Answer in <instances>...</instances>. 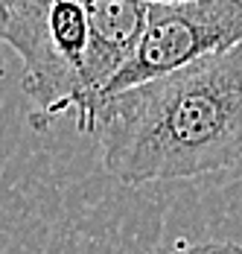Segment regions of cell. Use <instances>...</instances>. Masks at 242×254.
Instances as JSON below:
<instances>
[{
  "label": "cell",
  "instance_id": "cell-1",
  "mask_svg": "<svg viewBox=\"0 0 242 254\" xmlns=\"http://www.w3.org/2000/svg\"><path fill=\"white\" fill-rule=\"evenodd\" d=\"M102 164L120 184L187 181L242 164V38L114 94L94 114Z\"/></svg>",
  "mask_w": 242,
  "mask_h": 254
},
{
  "label": "cell",
  "instance_id": "cell-2",
  "mask_svg": "<svg viewBox=\"0 0 242 254\" xmlns=\"http://www.w3.org/2000/svg\"><path fill=\"white\" fill-rule=\"evenodd\" d=\"M0 41L24 62V94L32 100V123L41 128L85 105V0H21L3 21Z\"/></svg>",
  "mask_w": 242,
  "mask_h": 254
},
{
  "label": "cell",
  "instance_id": "cell-3",
  "mask_svg": "<svg viewBox=\"0 0 242 254\" xmlns=\"http://www.w3.org/2000/svg\"><path fill=\"white\" fill-rule=\"evenodd\" d=\"M242 38V0L149 3L146 24L131 56L102 91L99 105L149 79L167 76L198 59L234 47ZM97 105V108H99ZM94 126V123H91Z\"/></svg>",
  "mask_w": 242,
  "mask_h": 254
},
{
  "label": "cell",
  "instance_id": "cell-4",
  "mask_svg": "<svg viewBox=\"0 0 242 254\" xmlns=\"http://www.w3.org/2000/svg\"><path fill=\"white\" fill-rule=\"evenodd\" d=\"M146 0H85L88 50H85V105L76 114L79 131L91 134V123L108 82L131 56L146 24Z\"/></svg>",
  "mask_w": 242,
  "mask_h": 254
},
{
  "label": "cell",
  "instance_id": "cell-5",
  "mask_svg": "<svg viewBox=\"0 0 242 254\" xmlns=\"http://www.w3.org/2000/svg\"><path fill=\"white\" fill-rule=\"evenodd\" d=\"M172 254H242V243H195Z\"/></svg>",
  "mask_w": 242,
  "mask_h": 254
},
{
  "label": "cell",
  "instance_id": "cell-6",
  "mask_svg": "<svg viewBox=\"0 0 242 254\" xmlns=\"http://www.w3.org/2000/svg\"><path fill=\"white\" fill-rule=\"evenodd\" d=\"M18 3H21V0H0V21H3V18H6V15H9Z\"/></svg>",
  "mask_w": 242,
  "mask_h": 254
},
{
  "label": "cell",
  "instance_id": "cell-7",
  "mask_svg": "<svg viewBox=\"0 0 242 254\" xmlns=\"http://www.w3.org/2000/svg\"><path fill=\"white\" fill-rule=\"evenodd\" d=\"M146 3H178V0H146Z\"/></svg>",
  "mask_w": 242,
  "mask_h": 254
}]
</instances>
